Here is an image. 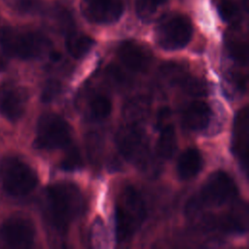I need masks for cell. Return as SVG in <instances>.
I'll return each mask as SVG.
<instances>
[{"label":"cell","mask_w":249,"mask_h":249,"mask_svg":"<svg viewBox=\"0 0 249 249\" xmlns=\"http://www.w3.org/2000/svg\"><path fill=\"white\" fill-rule=\"evenodd\" d=\"M248 112L244 107L234 118L232 150L245 169L248 162Z\"/></svg>","instance_id":"13"},{"label":"cell","mask_w":249,"mask_h":249,"mask_svg":"<svg viewBox=\"0 0 249 249\" xmlns=\"http://www.w3.org/2000/svg\"><path fill=\"white\" fill-rule=\"evenodd\" d=\"M0 47L7 56L32 59L41 56L49 49L50 43L38 32L4 28L0 32Z\"/></svg>","instance_id":"4"},{"label":"cell","mask_w":249,"mask_h":249,"mask_svg":"<svg viewBox=\"0 0 249 249\" xmlns=\"http://www.w3.org/2000/svg\"><path fill=\"white\" fill-rule=\"evenodd\" d=\"M171 118V111L168 107H162L159 110L158 114H157V118H156V125L157 127L160 130L161 128H163L164 126L171 124L169 123Z\"/></svg>","instance_id":"28"},{"label":"cell","mask_w":249,"mask_h":249,"mask_svg":"<svg viewBox=\"0 0 249 249\" xmlns=\"http://www.w3.org/2000/svg\"><path fill=\"white\" fill-rule=\"evenodd\" d=\"M183 90L193 96H202L207 93V86L206 84L196 77H192L189 75H184L180 82L178 83Z\"/></svg>","instance_id":"21"},{"label":"cell","mask_w":249,"mask_h":249,"mask_svg":"<svg viewBox=\"0 0 249 249\" xmlns=\"http://www.w3.org/2000/svg\"><path fill=\"white\" fill-rule=\"evenodd\" d=\"M176 134L172 124H168L160 129V134L157 143V153L163 159H170L176 150Z\"/></svg>","instance_id":"19"},{"label":"cell","mask_w":249,"mask_h":249,"mask_svg":"<svg viewBox=\"0 0 249 249\" xmlns=\"http://www.w3.org/2000/svg\"><path fill=\"white\" fill-rule=\"evenodd\" d=\"M247 207L245 204L235 205L229 213L221 216L216 226L228 232H243L247 229Z\"/></svg>","instance_id":"16"},{"label":"cell","mask_w":249,"mask_h":249,"mask_svg":"<svg viewBox=\"0 0 249 249\" xmlns=\"http://www.w3.org/2000/svg\"><path fill=\"white\" fill-rule=\"evenodd\" d=\"M218 12L223 20L229 23H236L240 18V11L233 0H219Z\"/></svg>","instance_id":"22"},{"label":"cell","mask_w":249,"mask_h":249,"mask_svg":"<svg viewBox=\"0 0 249 249\" xmlns=\"http://www.w3.org/2000/svg\"><path fill=\"white\" fill-rule=\"evenodd\" d=\"M82 165L83 160L79 149L75 146L68 148L60 162V167L66 171H74L82 167Z\"/></svg>","instance_id":"24"},{"label":"cell","mask_w":249,"mask_h":249,"mask_svg":"<svg viewBox=\"0 0 249 249\" xmlns=\"http://www.w3.org/2000/svg\"><path fill=\"white\" fill-rule=\"evenodd\" d=\"M0 238L7 246L12 248L30 247L35 238L34 225L25 217H11L2 224Z\"/></svg>","instance_id":"9"},{"label":"cell","mask_w":249,"mask_h":249,"mask_svg":"<svg viewBox=\"0 0 249 249\" xmlns=\"http://www.w3.org/2000/svg\"><path fill=\"white\" fill-rule=\"evenodd\" d=\"M203 160L201 154L196 148L185 150L177 161V173L183 180H190L201 170Z\"/></svg>","instance_id":"15"},{"label":"cell","mask_w":249,"mask_h":249,"mask_svg":"<svg viewBox=\"0 0 249 249\" xmlns=\"http://www.w3.org/2000/svg\"><path fill=\"white\" fill-rule=\"evenodd\" d=\"M27 104L26 90L15 84L0 82V115L10 121L20 119Z\"/></svg>","instance_id":"10"},{"label":"cell","mask_w":249,"mask_h":249,"mask_svg":"<svg viewBox=\"0 0 249 249\" xmlns=\"http://www.w3.org/2000/svg\"><path fill=\"white\" fill-rule=\"evenodd\" d=\"M118 56L126 68L134 72L145 71L151 61L148 50L134 41L122 43L118 49Z\"/></svg>","instance_id":"12"},{"label":"cell","mask_w":249,"mask_h":249,"mask_svg":"<svg viewBox=\"0 0 249 249\" xmlns=\"http://www.w3.org/2000/svg\"><path fill=\"white\" fill-rule=\"evenodd\" d=\"M84 16L91 22L109 24L117 21L124 12L123 0H82Z\"/></svg>","instance_id":"11"},{"label":"cell","mask_w":249,"mask_h":249,"mask_svg":"<svg viewBox=\"0 0 249 249\" xmlns=\"http://www.w3.org/2000/svg\"><path fill=\"white\" fill-rule=\"evenodd\" d=\"M191 19L182 14H171L158 22L155 37L158 45L168 51L183 49L193 37Z\"/></svg>","instance_id":"5"},{"label":"cell","mask_w":249,"mask_h":249,"mask_svg":"<svg viewBox=\"0 0 249 249\" xmlns=\"http://www.w3.org/2000/svg\"><path fill=\"white\" fill-rule=\"evenodd\" d=\"M237 195V187L233 179L225 171L216 170L209 175L199 194V202L202 204L219 206Z\"/></svg>","instance_id":"8"},{"label":"cell","mask_w":249,"mask_h":249,"mask_svg":"<svg viewBox=\"0 0 249 249\" xmlns=\"http://www.w3.org/2000/svg\"><path fill=\"white\" fill-rule=\"evenodd\" d=\"M150 111V101L145 96H134L129 98L124 105L123 115L128 124H139L143 122Z\"/></svg>","instance_id":"17"},{"label":"cell","mask_w":249,"mask_h":249,"mask_svg":"<svg viewBox=\"0 0 249 249\" xmlns=\"http://www.w3.org/2000/svg\"><path fill=\"white\" fill-rule=\"evenodd\" d=\"M71 140V127L56 114L43 115L37 124L34 146L38 149L53 150L64 147Z\"/></svg>","instance_id":"7"},{"label":"cell","mask_w":249,"mask_h":249,"mask_svg":"<svg viewBox=\"0 0 249 249\" xmlns=\"http://www.w3.org/2000/svg\"><path fill=\"white\" fill-rule=\"evenodd\" d=\"M228 50L231 57L241 64L247 62V47L241 41H231L228 45Z\"/></svg>","instance_id":"25"},{"label":"cell","mask_w":249,"mask_h":249,"mask_svg":"<svg viewBox=\"0 0 249 249\" xmlns=\"http://www.w3.org/2000/svg\"><path fill=\"white\" fill-rule=\"evenodd\" d=\"M116 144L121 155L129 162L146 167L149 162L148 137L139 124H128L116 134Z\"/></svg>","instance_id":"6"},{"label":"cell","mask_w":249,"mask_h":249,"mask_svg":"<svg viewBox=\"0 0 249 249\" xmlns=\"http://www.w3.org/2000/svg\"><path fill=\"white\" fill-rule=\"evenodd\" d=\"M94 41L91 37L82 33L70 32L66 38V49L75 58L83 57L93 46Z\"/></svg>","instance_id":"18"},{"label":"cell","mask_w":249,"mask_h":249,"mask_svg":"<svg viewBox=\"0 0 249 249\" xmlns=\"http://www.w3.org/2000/svg\"><path fill=\"white\" fill-rule=\"evenodd\" d=\"M145 218L146 206L141 195L132 186L124 188L118 196L115 208V226L118 241H128Z\"/></svg>","instance_id":"2"},{"label":"cell","mask_w":249,"mask_h":249,"mask_svg":"<svg viewBox=\"0 0 249 249\" xmlns=\"http://www.w3.org/2000/svg\"><path fill=\"white\" fill-rule=\"evenodd\" d=\"M0 184L8 195L25 196L36 188L38 176L27 162L18 157L8 156L0 160Z\"/></svg>","instance_id":"3"},{"label":"cell","mask_w":249,"mask_h":249,"mask_svg":"<svg viewBox=\"0 0 249 249\" xmlns=\"http://www.w3.org/2000/svg\"><path fill=\"white\" fill-rule=\"evenodd\" d=\"M106 74L107 78L116 86L119 87H124L127 84V77L125 73L123 72V70L114 64H111L107 67L106 69Z\"/></svg>","instance_id":"26"},{"label":"cell","mask_w":249,"mask_h":249,"mask_svg":"<svg viewBox=\"0 0 249 249\" xmlns=\"http://www.w3.org/2000/svg\"><path fill=\"white\" fill-rule=\"evenodd\" d=\"M83 199L78 187L72 183H57L47 188L45 210L50 224L59 232L67 231L82 211Z\"/></svg>","instance_id":"1"},{"label":"cell","mask_w":249,"mask_h":249,"mask_svg":"<svg viewBox=\"0 0 249 249\" xmlns=\"http://www.w3.org/2000/svg\"><path fill=\"white\" fill-rule=\"evenodd\" d=\"M211 119L210 107L203 101H193L183 111L182 123L191 130L205 128Z\"/></svg>","instance_id":"14"},{"label":"cell","mask_w":249,"mask_h":249,"mask_svg":"<svg viewBox=\"0 0 249 249\" xmlns=\"http://www.w3.org/2000/svg\"><path fill=\"white\" fill-rule=\"evenodd\" d=\"M60 89H61V86L60 84L55 81V80H52V81H49L44 89H43V91H42V100L44 102H50L52 101L53 98L56 97V95L59 93L60 91Z\"/></svg>","instance_id":"27"},{"label":"cell","mask_w":249,"mask_h":249,"mask_svg":"<svg viewBox=\"0 0 249 249\" xmlns=\"http://www.w3.org/2000/svg\"><path fill=\"white\" fill-rule=\"evenodd\" d=\"M111 110V100L104 94H96L89 102V111L95 120L102 121L106 119L110 115Z\"/></svg>","instance_id":"20"},{"label":"cell","mask_w":249,"mask_h":249,"mask_svg":"<svg viewBox=\"0 0 249 249\" xmlns=\"http://www.w3.org/2000/svg\"><path fill=\"white\" fill-rule=\"evenodd\" d=\"M166 0H135V9L141 19L151 18Z\"/></svg>","instance_id":"23"}]
</instances>
